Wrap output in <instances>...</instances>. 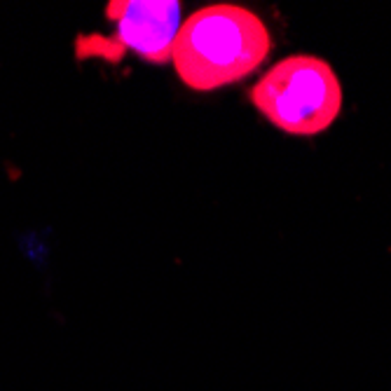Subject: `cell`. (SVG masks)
Masks as SVG:
<instances>
[{"mask_svg": "<svg viewBox=\"0 0 391 391\" xmlns=\"http://www.w3.org/2000/svg\"><path fill=\"white\" fill-rule=\"evenodd\" d=\"M270 50V31L256 12L221 3L185 19L171 47V63L187 87L209 92L251 75Z\"/></svg>", "mask_w": 391, "mask_h": 391, "instance_id": "6da1fadb", "label": "cell"}, {"mask_svg": "<svg viewBox=\"0 0 391 391\" xmlns=\"http://www.w3.org/2000/svg\"><path fill=\"white\" fill-rule=\"evenodd\" d=\"M251 103L276 129L293 136H316L338 120L342 87L328 61L319 56H288L251 87Z\"/></svg>", "mask_w": 391, "mask_h": 391, "instance_id": "7a4b0ae2", "label": "cell"}, {"mask_svg": "<svg viewBox=\"0 0 391 391\" xmlns=\"http://www.w3.org/2000/svg\"><path fill=\"white\" fill-rule=\"evenodd\" d=\"M105 17L115 21V36L83 38L78 54L105 56L108 61L122 59L125 52H136L150 63H167L178 33L181 5L176 0H115L108 3Z\"/></svg>", "mask_w": 391, "mask_h": 391, "instance_id": "3957f363", "label": "cell"}]
</instances>
